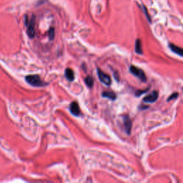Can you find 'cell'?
Wrapping results in <instances>:
<instances>
[{
	"label": "cell",
	"instance_id": "1",
	"mask_svg": "<svg viewBox=\"0 0 183 183\" xmlns=\"http://www.w3.org/2000/svg\"><path fill=\"white\" fill-rule=\"evenodd\" d=\"M25 80L29 84L33 86V87H44L47 84L43 80H42L40 76L37 75V74L26 76Z\"/></svg>",
	"mask_w": 183,
	"mask_h": 183
},
{
	"label": "cell",
	"instance_id": "2",
	"mask_svg": "<svg viewBox=\"0 0 183 183\" xmlns=\"http://www.w3.org/2000/svg\"><path fill=\"white\" fill-rule=\"evenodd\" d=\"M25 24L27 26V32L28 34L29 37L31 39L34 38L35 36V29H34V26H35V17L32 16L31 19H28V17H26Z\"/></svg>",
	"mask_w": 183,
	"mask_h": 183
},
{
	"label": "cell",
	"instance_id": "3",
	"mask_svg": "<svg viewBox=\"0 0 183 183\" xmlns=\"http://www.w3.org/2000/svg\"><path fill=\"white\" fill-rule=\"evenodd\" d=\"M129 72H130L134 76H135V77H137V78H139L141 81L146 82V75H145V72L142 70H141V69L138 68V67H135V66L134 65H131L130 67H129Z\"/></svg>",
	"mask_w": 183,
	"mask_h": 183
},
{
	"label": "cell",
	"instance_id": "4",
	"mask_svg": "<svg viewBox=\"0 0 183 183\" xmlns=\"http://www.w3.org/2000/svg\"><path fill=\"white\" fill-rule=\"evenodd\" d=\"M97 74H98V77H99L101 82L105 84V85L109 86L111 84H112V80H111V77H109L108 74H107L106 73H105L104 72H102V70H99V69H97Z\"/></svg>",
	"mask_w": 183,
	"mask_h": 183
},
{
	"label": "cell",
	"instance_id": "5",
	"mask_svg": "<svg viewBox=\"0 0 183 183\" xmlns=\"http://www.w3.org/2000/svg\"><path fill=\"white\" fill-rule=\"evenodd\" d=\"M158 91H153L151 94L147 95L143 98V102H146V103H153V102H156L158 99Z\"/></svg>",
	"mask_w": 183,
	"mask_h": 183
},
{
	"label": "cell",
	"instance_id": "6",
	"mask_svg": "<svg viewBox=\"0 0 183 183\" xmlns=\"http://www.w3.org/2000/svg\"><path fill=\"white\" fill-rule=\"evenodd\" d=\"M123 123L126 133L129 135L131 134V131H132V121H131L130 117L127 115L123 116Z\"/></svg>",
	"mask_w": 183,
	"mask_h": 183
},
{
	"label": "cell",
	"instance_id": "7",
	"mask_svg": "<svg viewBox=\"0 0 183 183\" xmlns=\"http://www.w3.org/2000/svg\"><path fill=\"white\" fill-rule=\"evenodd\" d=\"M70 111L74 116H79L80 115V109L78 103L77 102H72L70 105Z\"/></svg>",
	"mask_w": 183,
	"mask_h": 183
},
{
	"label": "cell",
	"instance_id": "8",
	"mask_svg": "<svg viewBox=\"0 0 183 183\" xmlns=\"http://www.w3.org/2000/svg\"><path fill=\"white\" fill-rule=\"evenodd\" d=\"M169 48L170 49L171 51L173 52L175 54H178L180 57H182L183 56V50L181 47H178V46L175 45L173 44H169Z\"/></svg>",
	"mask_w": 183,
	"mask_h": 183
},
{
	"label": "cell",
	"instance_id": "9",
	"mask_svg": "<svg viewBox=\"0 0 183 183\" xmlns=\"http://www.w3.org/2000/svg\"><path fill=\"white\" fill-rule=\"evenodd\" d=\"M65 77L69 81L72 82L74 80V73L71 68H67L65 70Z\"/></svg>",
	"mask_w": 183,
	"mask_h": 183
},
{
	"label": "cell",
	"instance_id": "10",
	"mask_svg": "<svg viewBox=\"0 0 183 183\" xmlns=\"http://www.w3.org/2000/svg\"><path fill=\"white\" fill-rule=\"evenodd\" d=\"M102 96L105 98H109L111 100H115L117 98V95L113 92H102Z\"/></svg>",
	"mask_w": 183,
	"mask_h": 183
},
{
	"label": "cell",
	"instance_id": "11",
	"mask_svg": "<svg viewBox=\"0 0 183 183\" xmlns=\"http://www.w3.org/2000/svg\"><path fill=\"white\" fill-rule=\"evenodd\" d=\"M135 52L137 53L138 54H142V44H141L140 40L137 39L135 42Z\"/></svg>",
	"mask_w": 183,
	"mask_h": 183
},
{
	"label": "cell",
	"instance_id": "12",
	"mask_svg": "<svg viewBox=\"0 0 183 183\" xmlns=\"http://www.w3.org/2000/svg\"><path fill=\"white\" fill-rule=\"evenodd\" d=\"M84 82H85L86 85H87L89 88H91V87H93L94 84L93 77H92L91 76H87V77L84 79Z\"/></svg>",
	"mask_w": 183,
	"mask_h": 183
},
{
	"label": "cell",
	"instance_id": "13",
	"mask_svg": "<svg viewBox=\"0 0 183 183\" xmlns=\"http://www.w3.org/2000/svg\"><path fill=\"white\" fill-rule=\"evenodd\" d=\"M49 38L50 40H53L54 38V29L53 27L50 28L49 30Z\"/></svg>",
	"mask_w": 183,
	"mask_h": 183
},
{
	"label": "cell",
	"instance_id": "14",
	"mask_svg": "<svg viewBox=\"0 0 183 183\" xmlns=\"http://www.w3.org/2000/svg\"><path fill=\"white\" fill-rule=\"evenodd\" d=\"M178 96H179V94H178V92H174L173 94H172V95H171L169 97H168V102H169V101L173 100V99H177Z\"/></svg>",
	"mask_w": 183,
	"mask_h": 183
},
{
	"label": "cell",
	"instance_id": "15",
	"mask_svg": "<svg viewBox=\"0 0 183 183\" xmlns=\"http://www.w3.org/2000/svg\"><path fill=\"white\" fill-rule=\"evenodd\" d=\"M149 90V88L146 89V90H138V91L136 92V93H135V95H136L137 97H139L141 96V95H142L143 93H146Z\"/></svg>",
	"mask_w": 183,
	"mask_h": 183
},
{
	"label": "cell",
	"instance_id": "16",
	"mask_svg": "<svg viewBox=\"0 0 183 183\" xmlns=\"http://www.w3.org/2000/svg\"><path fill=\"white\" fill-rule=\"evenodd\" d=\"M148 107H149L148 106H143V105H140V106L139 107V109H144V108H146V109H147Z\"/></svg>",
	"mask_w": 183,
	"mask_h": 183
}]
</instances>
